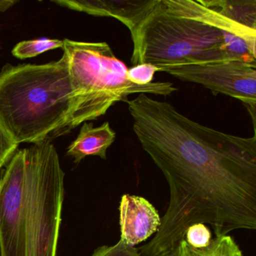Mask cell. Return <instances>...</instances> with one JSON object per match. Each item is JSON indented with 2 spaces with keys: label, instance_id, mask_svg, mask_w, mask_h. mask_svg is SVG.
<instances>
[{
  "label": "cell",
  "instance_id": "4fadbf2b",
  "mask_svg": "<svg viewBox=\"0 0 256 256\" xmlns=\"http://www.w3.org/2000/svg\"><path fill=\"white\" fill-rule=\"evenodd\" d=\"M212 239L210 229L202 223L190 226L185 234L186 241L194 248H204L210 244Z\"/></svg>",
  "mask_w": 256,
  "mask_h": 256
},
{
  "label": "cell",
  "instance_id": "7a4b0ae2",
  "mask_svg": "<svg viewBox=\"0 0 256 256\" xmlns=\"http://www.w3.org/2000/svg\"><path fill=\"white\" fill-rule=\"evenodd\" d=\"M64 179L52 142L18 150L0 176V256H56Z\"/></svg>",
  "mask_w": 256,
  "mask_h": 256
},
{
  "label": "cell",
  "instance_id": "30bf717a",
  "mask_svg": "<svg viewBox=\"0 0 256 256\" xmlns=\"http://www.w3.org/2000/svg\"><path fill=\"white\" fill-rule=\"evenodd\" d=\"M158 256H244V254L235 240L227 234L212 238L208 246L200 248L191 246L184 238Z\"/></svg>",
  "mask_w": 256,
  "mask_h": 256
},
{
  "label": "cell",
  "instance_id": "5b68a950",
  "mask_svg": "<svg viewBox=\"0 0 256 256\" xmlns=\"http://www.w3.org/2000/svg\"><path fill=\"white\" fill-rule=\"evenodd\" d=\"M64 56L70 73L80 86L112 108L136 94L167 96L178 90L172 82L139 86L128 80V68L106 42L64 40Z\"/></svg>",
  "mask_w": 256,
  "mask_h": 256
},
{
  "label": "cell",
  "instance_id": "6da1fadb",
  "mask_svg": "<svg viewBox=\"0 0 256 256\" xmlns=\"http://www.w3.org/2000/svg\"><path fill=\"white\" fill-rule=\"evenodd\" d=\"M132 126L170 192L160 228L137 248L140 256L168 251L196 223L210 226L215 238L256 230V133L242 138L218 131L160 100L145 106Z\"/></svg>",
  "mask_w": 256,
  "mask_h": 256
},
{
  "label": "cell",
  "instance_id": "8992f818",
  "mask_svg": "<svg viewBox=\"0 0 256 256\" xmlns=\"http://www.w3.org/2000/svg\"><path fill=\"white\" fill-rule=\"evenodd\" d=\"M161 72L179 80L202 85L212 94L233 97L245 104L256 132V65L222 60L168 67Z\"/></svg>",
  "mask_w": 256,
  "mask_h": 256
},
{
  "label": "cell",
  "instance_id": "2e32d148",
  "mask_svg": "<svg viewBox=\"0 0 256 256\" xmlns=\"http://www.w3.org/2000/svg\"><path fill=\"white\" fill-rule=\"evenodd\" d=\"M91 256H142L137 248L127 245L120 240L113 246H102Z\"/></svg>",
  "mask_w": 256,
  "mask_h": 256
},
{
  "label": "cell",
  "instance_id": "9a60e30c",
  "mask_svg": "<svg viewBox=\"0 0 256 256\" xmlns=\"http://www.w3.org/2000/svg\"><path fill=\"white\" fill-rule=\"evenodd\" d=\"M18 146L17 142L0 122V170L10 162Z\"/></svg>",
  "mask_w": 256,
  "mask_h": 256
},
{
  "label": "cell",
  "instance_id": "e0dca14e",
  "mask_svg": "<svg viewBox=\"0 0 256 256\" xmlns=\"http://www.w3.org/2000/svg\"><path fill=\"white\" fill-rule=\"evenodd\" d=\"M18 1L17 0H0V12H4L14 6Z\"/></svg>",
  "mask_w": 256,
  "mask_h": 256
},
{
  "label": "cell",
  "instance_id": "ba28073f",
  "mask_svg": "<svg viewBox=\"0 0 256 256\" xmlns=\"http://www.w3.org/2000/svg\"><path fill=\"white\" fill-rule=\"evenodd\" d=\"M158 0H54V4L74 11L119 20L132 32Z\"/></svg>",
  "mask_w": 256,
  "mask_h": 256
},
{
  "label": "cell",
  "instance_id": "7c38bea8",
  "mask_svg": "<svg viewBox=\"0 0 256 256\" xmlns=\"http://www.w3.org/2000/svg\"><path fill=\"white\" fill-rule=\"evenodd\" d=\"M64 42L62 40L41 38L20 42L14 46L12 53L18 59L24 60L35 58L48 50L64 49Z\"/></svg>",
  "mask_w": 256,
  "mask_h": 256
},
{
  "label": "cell",
  "instance_id": "9c48e42d",
  "mask_svg": "<svg viewBox=\"0 0 256 256\" xmlns=\"http://www.w3.org/2000/svg\"><path fill=\"white\" fill-rule=\"evenodd\" d=\"M115 139L116 132L109 122L97 127H94L92 122H85L76 140L68 146L66 154L76 164L89 156L106 160L108 149L113 144Z\"/></svg>",
  "mask_w": 256,
  "mask_h": 256
},
{
  "label": "cell",
  "instance_id": "3957f363",
  "mask_svg": "<svg viewBox=\"0 0 256 256\" xmlns=\"http://www.w3.org/2000/svg\"><path fill=\"white\" fill-rule=\"evenodd\" d=\"M133 66L160 68L222 60L256 65V30L194 0H158L130 32Z\"/></svg>",
  "mask_w": 256,
  "mask_h": 256
},
{
  "label": "cell",
  "instance_id": "52a82bcc",
  "mask_svg": "<svg viewBox=\"0 0 256 256\" xmlns=\"http://www.w3.org/2000/svg\"><path fill=\"white\" fill-rule=\"evenodd\" d=\"M120 240L134 246L156 233L161 217L144 198L124 194L119 206Z\"/></svg>",
  "mask_w": 256,
  "mask_h": 256
},
{
  "label": "cell",
  "instance_id": "8fae6325",
  "mask_svg": "<svg viewBox=\"0 0 256 256\" xmlns=\"http://www.w3.org/2000/svg\"><path fill=\"white\" fill-rule=\"evenodd\" d=\"M226 18L256 30V0H198Z\"/></svg>",
  "mask_w": 256,
  "mask_h": 256
},
{
  "label": "cell",
  "instance_id": "277c9868",
  "mask_svg": "<svg viewBox=\"0 0 256 256\" xmlns=\"http://www.w3.org/2000/svg\"><path fill=\"white\" fill-rule=\"evenodd\" d=\"M109 109L72 77L64 55L41 65L6 64L0 71V122L19 145L52 142Z\"/></svg>",
  "mask_w": 256,
  "mask_h": 256
},
{
  "label": "cell",
  "instance_id": "5bb4252c",
  "mask_svg": "<svg viewBox=\"0 0 256 256\" xmlns=\"http://www.w3.org/2000/svg\"><path fill=\"white\" fill-rule=\"evenodd\" d=\"M158 72H160V68L152 64H139L133 66L128 70L127 78L132 83L144 86L152 83L154 76Z\"/></svg>",
  "mask_w": 256,
  "mask_h": 256
}]
</instances>
